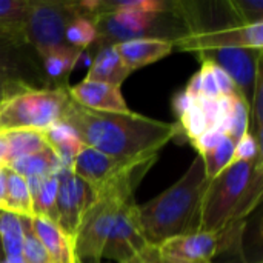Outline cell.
I'll return each instance as SVG.
<instances>
[{
    "label": "cell",
    "instance_id": "cell-1",
    "mask_svg": "<svg viewBox=\"0 0 263 263\" xmlns=\"http://www.w3.org/2000/svg\"><path fill=\"white\" fill-rule=\"evenodd\" d=\"M79 134L83 145L119 160H139L157 156L180 126L154 120L133 111L106 112L86 109L69 100L63 117Z\"/></svg>",
    "mask_w": 263,
    "mask_h": 263
},
{
    "label": "cell",
    "instance_id": "cell-2",
    "mask_svg": "<svg viewBox=\"0 0 263 263\" xmlns=\"http://www.w3.org/2000/svg\"><path fill=\"white\" fill-rule=\"evenodd\" d=\"M208 182L203 160L197 154L186 173L171 188L137 206L148 245L157 248L168 239L197 231L199 210Z\"/></svg>",
    "mask_w": 263,
    "mask_h": 263
},
{
    "label": "cell",
    "instance_id": "cell-3",
    "mask_svg": "<svg viewBox=\"0 0 263 263\" xmlns=\"http://www.w3.org/2000/svg\"><path fill=\"white\" fill-rule=\"evenodd\" d=\"M260 170H263L262 156L251 162L234 160L227 170L211 179L202 197L197 231L217 234L234 225L239 205Z\"/></svg>",
    "mask_w": 263,
    "mask_h": 263
},
{
    "label": "cell",
    "instance_id": "cell-4",
    "mask_svg": "<svg viewBox=\"0 0 263 263\" xmlns=\"http://www.w3.org/2000/svg\"><path fill=\"white\" fill-rule=\"evenodd\" d=\"M71 97L66 88H28L0 103V133L46 131L62 120Z\"/></svg>",
    "mask_w": 263,
    "mask_h": 263
},
{
    "label": "cell",
    "instance_id": "cell-5",
    "mask_svg": "<svg viewBox=\"0 0 263 263\" xmlns=\"http://www.w3.org/2000/svg\"><path fill=\"white\" fill-rule=\"evenodd\" d=\"M129 200L134 199H126L111 188L94 191V200L83 213L72 240L74 262L102 263V253L117 211L122 203Z\"/></svg>",
    "mask_w": 263,
    "mask_h": 263
},
{
    "label": "cell",
    "instance_id": "cell-6",
    "mask_svg": "<svg viewBox=\"0 0 263 263\" xmlns=\"http://www.w3.org/2000/svg\"><path fill=\"white\" fill-rule=\"evenodd\" d=\"M79 14L77 3L71 2H32L23 23L25 37L34 52L42 59L48 52L66 46L65 31Z\"/></svg>",
    "mask_w": 263,
    "mask_h": 263
},
{
    "label": "cell",
    "instance_id": "cell-7",
    "mask_svg": "<svg viewBox=\"0 0 263 263\" xmlns=\"http://www.w3.org/2000/svg\"><path fill=\"white\" fill-rule=\"evenodd\" d=\"M174 46L182 51H210L222 48H263V20L248 25L234 23L217 29H202L174 39Z\"/></svg>",
    "mask_w": 263,
    "mask_h": 263
},
{
    "label": "cell",
    "instance_id": "cell-8",
    "mask_svg": "<svg viewBox=\"0 0 263 263\" xmlns=\"http://www.w3.org/2000/svg\"><path fill=\"white\" fill-rule=\"evenodd\" d=\"M233 227L217 234L194 231L168 239L157 247V256L166 263H213V257L230 243Z\"/></svg>",
    "mask_w": 263,
    "mask_h": 263
},
{
    "label": "cell",
    "instance_id": "cell-9",
    "mask_svg": "<svg viewBox=\"0 0 263 263\" xmlns=\"http://www.w3.org/2000/svg\"><path fill=\"white\" fill-rule=\"evenodd\" d=\"M34 54L25 37L23 25L0 23V76L22 79L31 85L35 79L45 82Z\"/></svg>",
    "mask_w": 263,
    "mask_h": 263
},
{
    "label": "cell",
    "instance_id": "cell-10",
    "mask_svg": "<svg viewBox=\"0 0 263 263\" xmlns=\"http://www.w3.org/2000/svg\"><path fill=\"white\" fill-rule=\"evenodd\" d=\"M137 206L139 205H136L134 200L120 205L112 230L105 243L102 259L116 263L125 262L142 254L151 247L143 236Z\"/></svg>",
    "mask_w": 263,
    "mask_h": 263
},
{
    "label": "cell",
    "instance_id": "cell-11",
    "mask_svg": "<svg viewBox=\"0 0 263 263\" xmlns=\"http://www.w3.org/2000/svg\"><path fill=\"white\" fill-rule=\"evenodd\" d=\"M203 60H210L222 68L234 82L237 92L248 102L253 100L257 77L260 72V49L251 48H222L199 52Z\"/></svg>",
    "mask_w": 263,
    "mask_h": 263
},
{
    "label": "cell",
    "instance_id": "cell-12",
    "mask_svg": "<svg viewBox=\"0 0 263 263\" xmlns=\"http://www.w3.org/2000/svg\"><path fill=\"white\" fill-rule=\"evenodd\" d=\"M57 225L72 242L83 213L94 200V191L88 183L79 179L71 168H63L57 173Z\"/></svg>",
    "mask_w": 263,
    "mask_h": 263
},
{
    "label": "cell",
    "instance_id": "cell-13",
    "mask_svg": "<svg viewBox=\"0 0 263 263\" xmlns=\"http://www.w3.org/2000/svg\"><path fill=\"white\" fill-rule=\"evenodd\" d=\"M131 162L134 160H119L83 145L82 149L74 157L71 170L79 179L88 183L92 188V191H96L108 182H111Z\"/></svg>",
    "mask_w": 263,
    "mask_h": 263
},
{
    "label": "cell",
    "instance_id": "cell-14",
    "mask_svg": "<svg viewBox=\"0 0 263 263\" xmlns=\"http://www.w3.org/2000/svg\"><path fill=\"white\" fill-rule=\"evenodd\" d=\"M68 94L72 102L77 105L92 109V111H106V112H126L128 105L122 96L120 86H112L102 82L83 80L71 88Z\"/></svg>",
    "mask_w": 263,
    "mask_h": 263
},
{
    "label": "cell",
    "instance_id": "cell-15",
    "mask_svg": "<svg viewBox=\"0 0 263 263\" xmlns=\"http://www.w3.org/2000/svg\"><path fill=\"white\" fill-rule=\"evenodd\" d=\"M114 46L120 54L123 63L131 71L143 68L146 65H151L163 59L174 48L173 40L163 37H142V39L122 42Z\"/></svg>",
    "mask_w": 263,
    "mask_h": 263
},
{
    "label": "cell",
    "instance_id": "cell-16",
    "mask_svg": "<svg viewBox=\"0 0 263 263\" xmlns=\"http://www.w3.org/2000/svg\"><path fill=\"white\" fill-rule=\"evenodd\" d=\"M31 227L40 243L45 247L52 263H76L71 239L62 231V228L43 216H32Z\"/></svg>",
    "mask_w": 263,
    "mask_h": 263
},
{
    "label": "cell",
    "instance_id": "cell-17",
    "mask_svg": "<svg viewBox=\"0 0 263 263\" xmlns=\"http://www.w3.org/2000/svg\"><path fill=\"white\" fill-rule=\"evenodd\" d=\"M133 71L123 63L114 45L102 46L88 69L86 80L120 86Z\"/></svg>",
    "mask_w": 263,
    "mask_h": 263
},
{
    "label": "cell",
    "instance_id": "cell-18",
    "mask_svg": "<svg viewBox=\"0 0 263 263\" xmlns=\"http://www.w3.org/2000/svg\"><path fill=\"white\" fill-rule=\"evenodd\" d=\"M43 137L48 146L59 157L62 165L71 168L74 157L83 146L77 131L69 123L59 120L54 125H51L46 131H43Z\"/></svg>",
    "mask_w": 263,
    "mask_h": 263
},
{
    "label": "cell",
    "instance_id": "cell-19",
    "mask_svg": "<svg viewBox=\"0 0 263 263\" xmlns=\"http://www.w3.org/2000/svg\"><path fill=\"white\" fill-rule=\"evenodd\" d=\"M5 168H8L9 171L22 177H32V176L46 177L49 174H57L66 166H63L59 157L54 154V151L48 148L37 154H29V156L14 159Z\"/></svg>",
    "mask_w": 263,
    "mask_h": 263
},
{
    "label": "cell",
    "instance_id": "cell-20",
    "mask_svg": "<svg viewBox=\"0 0 263 263\" xmlns=\"http://www.w3.org/2000/svg\"><path fill=\"white\" fill-rule=\"evenodd\" d=\"M82 49L72 48L69 45L57 48L46 55L42 57V71L46 77V83L49 82H63L68 80L69 74L79 65V57Z\"/></svg>",
    "mask_w": 263,
    "mask_h": 263
},
{
    "label": "cell",
    "instance_id": "cell-21",
    "mask_svg": "<svg viewBox=\"0 0 263 263\" xmlns=\"http://www.w3.org/2000/svg\"><path fill=\"white\" fill-rule=\"evenodd\" d=\"M2 134L8 145V163L14 159L29 156V154H37L49 148L43 137V133L40 131L12 129V131H6Z\"/></svg>",
    "mask_w": 263,
    "mask_h": 263
},
{
    "label": "cell",
    "instance_id": "cell-22",
    "mask_svg": "<svg viewBox=\"0 0 263 263\" xmlns=\"http://www.w3.org/2000/svg\"><path fill=\"white\" fill-rule=\"evenodd\" d=\"M3 208L5 211L14 213L20 217L31 219L34 216L32 200L25 177L9 171L8 168H6V196H5Z\"/></svg>",
    "mask_w": 263,
    "mask_h": 263
},
{
    "label": "cell",
    "instance_id": "cell-23",
    "mask_svg": "<svg viewBox=\"0 0 263 263\" xmlns=\"http://www.w3.org/2000/svg\"><path fill=\"white\" fill-rule=\"evenodd\" d=\"M23 240V217L9 211H0V242L5 257L22 256Z\"/></svg>",
    "mask_w": 263,
    "mask_h": 263
},
{
    "label": "cell",
    "instance_id": "cell-24",
    "mask_svg": "<svg viewBox=\"0 0 263 263\" xmlns=\"http://www.w3.org/2000/svg\"><path fill=\"white\" fill-rule=\"evenodd\" d=\"M79 8V6H77ZM97 20L96 14L88 15L79 14L68 23L65 31V40L69 46L79 48V49H88V46L94 42H97Z\"/></svg>",
    "mask_w": 263,
    "mask_h": 263
},
{
    "label": "cell",
    "instance_id": "cell-25",
    "mask_svg": "<svg viewBox=\"0 0 263 263\" xmlns=\"http://www.w3.org/2000/svg\"><path fill=\"white\" fill-rule=\"evenodd\" d=\"M234 146L236 142L228 136H225L216 148L200 156L205 165V173L208 180L219 176L223 170H227L234 162Z\"/></svg>",
    "mask_w": 263,
    "mask_h": 263
},
{
    "label": "cell",
    "instance_id": "cell-26",
    "mask_svg": "<svg viewBox=\"0 0 263 263\" xmlns=\"http://www.w3.org/2000/svg\"><path fill=\"white\" fill-rule=\"evenodd\" d=\"M57 194H59V177L57 174H49L43 179L39 196L32 205L34 216H43L57 223L59 220Z\"/></svg>",
    "mask_w": 263,
    "mask_h": 263
},
{
    "label": "cell",
    "instance_id": "cell-27",
    "mask_svg": "<svg viewBox=\"0 0 263 263\" xmlns=\"http://www.w3.org/2000/svg\"><path fill=\"white\" fill-rule=\"evenodd\" d=\"M23 230H25V240H23L22 257L25 263H52L45 247L40 243V240L32 231L31 219L23 217Z\"/></svg>",
    "mask_w": 263,
    "mask_h": 263
},
{
    "label": "cell",
    "instance_id": "cell-28",
    "mask_svg": "<svg viewBox=\"0 0 263 263\" xmlns=\"http://www.w3.org/2000/svg\"><path fill=\"white\" fill-rule=\"evenodd\" d=\"M250 128V105L248 102L239 94L236 97L234 102V109H233V116H231V123H230V129H228V137L233 139L234 142L240 140L248 131Z\"/></svg>",
    "mask_w": 263,
    "mask_h": 263
},
{
    "label": "cell",
    "instance_id": "cell-29",
    "mask_svg": "<svg viewBox=\"0 0 263 263\" xmlns=\"http://www.w3.org/2000/svg\"><path fill=\"white\" fill-rule=\"evenodd\" d=\"M228 6L231 8V12L237 17V23L240 25L262 22V0H234V2H228Z\"/></svg>",
    "mask_w": 263,
    "mask_h": 263
},
{
    "label": "cell",
    "instance_id": "cell-30",
    "mask_svg": "<svg viewBox=\"0 0 263 263\" xmlns=\"http://www.w3.org/2000/svg\"><path fill=\"white\" fill-rule=\"evenodd\" d=\"M180 131H183L186 134V137L193 142L197 137H200L208 128L206 119L203 116V112L200 111V108L197 106V103H194L182 117H180Z\"/></svg>",
    "mask_w": 263,
    "mask_h": 263
},
{
    "label": "cell",
    "instance_id": "cell-31",
    "mask_svg": "<svg viewBox=\"0 0 263 263\" xmlns=\"http://www.w3.org/2000/svg\"><path fill=\"white\" fill-rule=\"evenodd\" d=\"M29 0H0V23L23 25L31 9Z\"/></svg>",
    "mask_w": 263,
    "mask_h": 263
},
{
    "label": "cell",
    "instance_id": "cell-32",
    "mask_svg": "<svg viewBox=\"0 0 263 263\" xmlns=\"http://www.w3.org/2000/svg\"><path fill=\"white\" fill-rule=\"evenodd\" d=\"M262 156L260 145L251 133H247L234 146V160L236 162H251Z\"/></svg>",
    "mask_w": 263,
    "mask_h": 263
},
{
    "label": "cell",
    "instance_id": "cell-33",
    "mask_svg": "<svg viewBox=\"0 0 263 263\" xmlns=\"http://www.w3.org/2000/svg\"><path fill=\"white\" fill-rule=\"evenodd\" d=\"M197 76H199V82H200V96L211 97V99L220 97L216 80H214V76H213V65H211L210 60H203L202 68L197 72Z\"/></svg>",
    "mask_w": 263,
    "mask_h": 263
},
{
    "label": "cell",
    "instance_id": "cell-34",
    "mask_svg": "<svg viewBox=\"0 0 263 263\" xmlns=\"http://www.w3.org/2000/svg\"><path fill=\"white\" fill-rule=\"evenodd\" d=\"M28 88H37V86H34V85L22 80V79H15V77H9V76H0V103L5 99L11 97L20 91H25Z\"/></svg>",
    "mask_w": 263,
    "mask_h": 263
},
{
    "label": "cell",
    "instance_id": "cell-35",
    "mask_svg": "<svg viewBox=\"0 0 263 263\" xmlns=\"http://www.w3.org/2000/svg\"><path fill=\"white\" fill-rule=\"evenodd\" d=\"M223 137H225L223 133H220V131H217V129H214V128H210V129H206L200 137H197L196 140H193V145H194V148L197 149L199 156H202V154L211 151L213 148H216V146L222 142Z\"/></svg>",
    "mask_w": 263,
    "mask_h": 263
},
{
    "label": "cell",
    "instance_id": "cell-36",
    "mask_svg": "<svg viewBox=\"0 0 263 263\" xmlns=\"http://www.w3.org/2000/svg\"><path fill=\"white\" fill-rule=\"evenodd\" d=\"M196 103L200 108V111L203 112V116L206 119V123H208V128H214L216 122H217V114H219L217 99L199 96V97H196Z\"/></svg>",
    "mask_w": 263,
    "mask_h": 263
},
{
    "label": "cell",
    "instance_id": "cell-37",
    "mask_svg": "<svg viewBox=\"0 0 263 263\" xmlns=\"http://www.w3.org/2000/svg\"><path fill=\"white\" fill-rule=\"evenodd\" d=\"M213 65V76H214V80H216V85H217V89H219V94L220 96H231V94H239L237 92V88L234 85V82L231 80V77L219 66H216L214 63Z\"/></svg>",
    "mask_w": 263,
    "mask_h": 263
},
{
    "label": "cell",
    "instance_id": "cell-38",
    "mask_svg": "<svg viewBox=\"0 0 263 263\" xmlns=\"http://www.w3.org/2000/svg\"><path fill=\"white\" fill-rule=\"evenodd\" d=\"M194 103H196V97L183 89L173 97V111L180 119Z\"/></svg>",
    "mask_w": 263,
    "mask_h": 263
},
{
    "label": "cell",
    "instance_id": "cell-39",
    "mask_svg": "<svg viewBox=\"0 0 263 263\" xmlns=\"http://www.w3.org/2000/svg\"><path fill=\"white\" fill-rule=\"evenodd\" d=\"M156 257H157V248L156 247H149L142 254H139V256L129 259V260H125V262L120 263H154L156 262Z\"/></svg>",
    "mask_w": 263,
    "mask_h": 263
},
{
    "label": "cell",
    "instance_id": "cell-40",
    "mask_svg": "<svg viewBox=\"0 0 263 263\" xmlns=\"http://www.w3.org/2000/svg\"><path fill=\"white\" fill-rule=\"evenodd\" d=\"M5 196H6V168L0 166V205L3 206L5 202ZM5 211V208H3Z\"/></svg>",
    "mask_w": 263,
    "mask_h": 263
},
{
    "label": "cell",
    "instance_id": "cell-41",
    "mask_svg": "<svg viewBox=\"0 0 263 263\" xmlns=\"http://www.w3.org/2000/svg\"><path fill=\"white\" fill-rule=\"evenodd\" d=\"M6 163H8V145L3 134L0 133V166H6Z\"/></svg>",
    "mask_w": 263,
    "mask_h": 263
},
{
    "label": "cell",
    "instance_id": "cell-42",
    "mask_svg": "<svg viewBox=\"0 0 263 263\" xmlns=\"http://www.w3.org/2000/svg\"><path fill=\"white\" fill-rule=\"evenodd\" d=\"M2 263H25V260H23L22 256H8V257L3 259Z\"/></svg>",
    "mask_w": 263,
    "mask_h": 263
},
{
    "label": "cell",
    "instance_id": "cell-43",
    "mask_svg": "<svg viewBox=\"0 0 263 263\" xmlns=\"http://www.w3.org/2000/svg\"><path fill=\"white\" fill-rule=\"evenodd\" d=\"M5 259V253H3V248H2V242H0V263L3 262Z\"/></svg>",
    "mask_w": 263,
    "mask_h": 263
},
{
    "label": "cell",
    "instance_id": "cell-44",
    "mask_svg": "<svg viewBox=\"0 0 263 263\" xmlns=\"http://www.w3.org/2000/svg\"><path fill=\"white\" fill-rule=\"evenodd\" d=\"M154 263H166V262H163V260H160V259H159V256H157V257H156V262Z\"/></svg>",
    "mask_w": 263,
    "mask_h": 263
},
{
    "label": "cell",
    "instance_id": "cell-45",
    "mask_svg": "<svg viewBox=\"0 0 263 263\" xmlns=\"http://www.w3.org/2000/svg\"><path fill=\"white\" fill-rule=\"evenodd\" d=\"M0 211H3V206L2 205H0Z\"/></svg>",
    "mask_w": 263,
    "mask_h": 263
}]
</instances>
